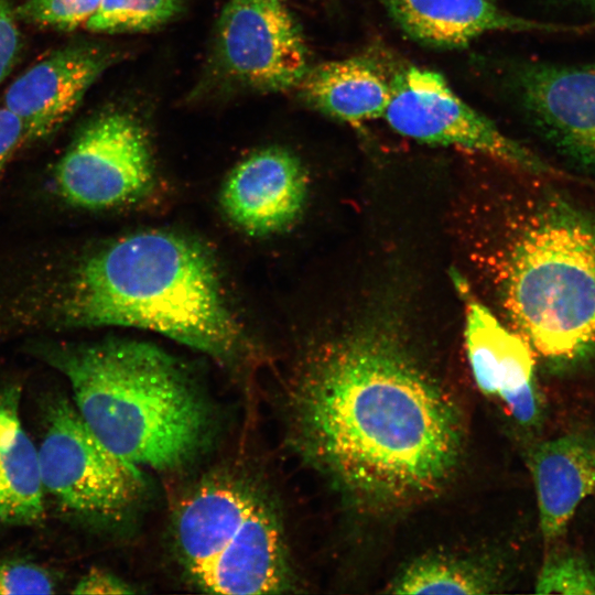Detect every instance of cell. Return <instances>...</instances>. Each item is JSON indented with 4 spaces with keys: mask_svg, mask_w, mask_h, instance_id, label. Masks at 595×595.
I'll list each match as a JSON object with an SVG mask.
<instances>
[{
    "mask_svg": "<svg viewBox=\"0 0 595 595\" xmlns=\"http://www.w3.org/2000/svg\"><path fill=\"white\" fill-rule=\"evenodd\" d=\"M278 1H282V0H278Z\"/></svg>",
    "mask_w": 595,
    "mask_h": 595,
    "instance_id": "cell-27",
    "label": "cell"
},
{
    "mask_svg": "<svg viewBox=\"0 0 595 595\" xmlns=\"http://www.w3.org/2000/svg\"><path fill=\"white\" fill-rule=\"evenodd\" d=\"M506 305L523 338L549 359L595 348V220L565 205L536 214L509 257Z\"/></svg>",
    "mask_w": 595,
    "mask_h": 595,
    "instance_id": "cell-4",
    "label": "cell"
},
{
    "mask_svg": "<svg viewBox=\"0 0 595 595\" xmlns=\"http://www.w3.org/2000/svg\"><path fill=\"white\" fill-rule=\"evenodd\" d=\"M101 0H26L17 9L21 20L57 30H74L98 10Z\"/></svg>",
    "mask_w": 595,
    "mask_h": 595,
    "instance_id": "cell-21",
    "label": "cell"
},
{
    "mask_svg": "<svg viewBox=\"0 0 595 595\" xmlns=\"http://www.w3.org/2000/svg\"><path fill=\"white\" fill-rule=\"evenodd\" d=\"M306 178L295 155L280 148L260 150L229 174L221 206L229 219L247 232L280 231L300 215Z\"/></svg>",
    "mask_w": 595,
    "mask_h": 595,
    "instance_id": "cell-11",
    "label": "cell"
},
{
    "mask_svg": "<svg viewBox=\"0 0 595 595\" xmlns=\"http://www.w3.org/2000/svg\"><path fill=\"white\" fill-rule=\"evenodd\" d=\"M20 46L15 15L8 0H0V83L10 72Z\"/></svg>",
    "mask_w": 595,
    "mask_h": 595,
    "instance_id": "cell-23",
    "label": "cell"
},
{
    "mask_svg": "<svg viewBox=\"0 0 595 595\" xmlns=\"http://www.w3.org/2000/svg\"><path fill=\"white\" fill-rule=\"evenodd\" d=\"M520 88L534 117L567 150L595 165V64L532 66Z\"/></svg>",
    "mask_w": 595,
    "mask_h": 595,
    "instance_id": "cell-12",
    "label": "cell"
},
{
    "mask_svg": "<svg viewBox=\"0 0 595 595\" xmlns=\"http://www.w3.org/2000/svg\"><path fill=\"white\" fill-rule=\"evenodd\" d=\"M25 141V129L21 119L6 106L0 107V172Z\"/></svg>",
    "mask_w": 595,
    "mask_h": 595,
    "instance_id": "cell-26",
    "label": "cell"
},
{
    "mask_svg": "<svg viewBox=\"0 0 595 595\" xmlns=\"http://www.w3.org/2000/svg\"><path fill=\"white\" fill-rule=\"evenodd\" d=\"M290 410L306 457L371 507L432 495L461 453L462 420L450 394L376 329L322 348L294 383Z\"/></svg>",
    "mask_w": 595,
    "mask_h": 595,
    "instance_id": "cell-1",
    "label": "cell"
},
{
    "mask_svg": "<svg viewBox=\"0 0 595 595\" xmlns=\"http://www.w3.org/2000/svg\"><path fill=\"white\" fill-rule=\"evenodd\" d=\"M216 31L217 66L242 87L286 90L309 69L303 33L282 1L229 0Z\"/></svg>",
    "mask_w": 595,
    "mask_h": 595,
    "instance_id": "cell-9",
    "label": "cell"
},
{
    "mask_svg": "<svg viewBox=\"0 0 595 595\" xmlns=\"http://www.w3.org/2000/svg\"><path fill=\"white\" fill-rule=\"evenodd\" d=\"M60 195L84 208H107L143 196L153 182L148 136L125 112L89 121L55 169Z\"/></svg>",
    "mask_w": 595,
    "mask_h": 595,
    "instance_id": "cell-8",
    "label": "cell"
},
{
    "mask_svg": "<svg viewBox=\"0 0 595 595\" xmlns=\"http://www.w3.org/2000/svg\"><path fill=\"white\" fill-rule=\"evenodd\" d=\"M296 87L309 106L350 123L383 117L391 98V79L365 57L309 67Z\"/></svg>",
    "mask_w": 595,
    "mask_h": 595,
    "instance_id": "cell-17",
    "label": "cell"
},
{
    "mask_svg": "<svg viewBox=\"0 0 595 595\" xmlns=\"http://www.w3.org/2000/svg\"><path fill=\"white\" fill-rule=\"evenodd\" d=\"M37 448L45 494L74 515L117 520L144 493L141 469L107 448L66 397L47 404Z\"/></svg>",
    "mask_w": 595,
    "mask_h": 595,
    "instance_id": "cell-6",
    "label": "cell"
},
{
    "mask_svg": "<svg viewBox=\"0 0 595 595\" xmlns=\"http://www.w3.org/2000/svg\"><path fill=\"white\" fill-rule=\"evenodd\" d=\"M108 64V55L89 45L53 52L18 77L7 89L4 106L25 129L26 141L57 131L75 112Z\"/></svg>",
    "mask_w": 595,
    "mask_h": 595,
    "instance_id": "cell-10",
    "label": "cell"
},
{
    "mask_svg": "<svg viewBox=\"0 0 595 595\" xmlns=\"http://www.w3.org/2000/svg\"><path fill=\"white\" fill-rule=\"evenodd\" d=\"M56 581L45 567L29 561H0V595L52 594Z\"/></svg>",
    "mask_w": 595,
    "mask_h": 595,
    "instance_id": "cell-22",
    "label": "cell"
},
{
    "mask_svg": "<svg viewBox=\"0 0 595 595\" xmlns=\"http://www.w3.org/2000/svg\"><path fill=\"white\" fill-rule=\"evenodd\" d=\"M184 0H101L85 26L94 32H143L161 26L182 9Z\"/></svg>",
    "mask_w": 595,
    "mask_h": 595,
    "instance_id": "cell-19",
    "label": "cell"
},
{
    "mask_svg": "<svg viewBox=\"0 0 595 595\" xmlns=\"http://www.w3.org/2000/svg\"><path fill=\"white\" fill-rule=\"evenodd\" d=\"M52 306L53 321L65 326L148 329L219 361L247 349L209 252L171 232H137L91 255Z\"/></svg>",
    "mask_w": 595,
    "mask_h": 595,
    "instance_id": "cell-2",
    "label": "cell"
},
{
    "mask_svg": "<svg viewBox=\"0 0 595 595\" xmlns=\"http://www.w3.org/2000/svg\"><path fill=\"white\" fill-rule=\"evenodd\" d=\"M21 388L0 390V524L29 526L44 518L39 448L23 428Z\"/></svg>",
    "mask_w": 595,
    "mask_h": 595,
    "instance_id": "cell-16",
    "label": "cell"
},
{
    "mask_svg": "<svg viewBox=\"0 0 595 595\" xmlns=\"http://www.w3.org/2000/svg\"><path fill=\"white\" fill-rule=\"evenodd\" d=\"M178 559L195 585L218 594H277L291 586L279 520L263 497L230 478L206 480L180 504Z\"/></svg>",
    "mask_w": 595,
    "mask_h": 595,
    "instance_id": "cell-5",
    "label": "cell"
},
{
    "mask_svg": "<svg viewBox=\"0 0 595 595\" xmlns=\"http://www.w3.org/2000/svg\"><path fill=\"white\" fill-rule=\"evenodd\" d=\"M536 592L595 595V562L573 552L553 554L545 560L538 574Z\"/></svg>",
    "mask_w": 595,
    "mask_h": 595,
    "instance_id": "cell-20",
    "label": "cell"
},
{
    "mask_svg": "<svg viewBox=\"0 0 595 595\" xmlns=\"http://www.w3.org/2000/svg\"><path fill=\"white\" fill-rule=\"evenodd\" d=\"M383 118L398 133L423 143L467 149L522 170L543 169L533 153L469 107L434 71L412 66L394 75Z\"/></svg>",
    "mask_w": 595,
    "mask_h": 595,
    "instance_id": "cell-7",
    "label": "cell"
},
{
    "mask_svg": "<svg viewBox=\"0 0 595 595\" xmlns=\"http://www.w3.org/2000/svg\"><path fill=\"white\" fill-rule=\"evenodd\" d=\"M493 580L475 564L442 555L413 561L393 580V594H485Z\"/></svg>",
    "mask_w": 595,
    "mask_h": 595,
    "instance_id": "cell-18",
    "label": "cell"
},
{
    "mask_svg": "<svg viewBox=\"0 0 595 595\" xmlns=\"http://www.w3.org/2000/svg\"><path fill=\"white\" fill-rule=\"evenodd\" d=\"M413 41L436 48L467 46L495 31H554L556 26L513 15L495 0H379Z\"/></svg>",
    "mask_w": 595,
    "mask_h": 595,
    "instance_id": "cell-14",
    "label": "cell"
},
{
    "mask_svg": "<svg viewBox=\"0 0 595 595\" xmlns=\"http://www.w3.org/2000/svg\"><path fill=\"white\" fill-rule=\"evenodd\" d=\"M541 533L561 537L580 504L595 490V435L571 433L544 441L529 458Z\"/></svg>",
    "mask_w": 595,
    "mask_h": 595,
    "instance_id": "cell-13",
    "label": "cell"
},
{
    "mask_svg": "<svg viewBox=\"0 0 595 595\" xmlns=\"http://www.w3.org/2000/svg\"><path fill=\"white\" fill-rule=\"evenodd\" d=\"M510 415L521 425L536 424L540 416V400L534 382L499 398Z\"/></svg>",
    "mask_w": 595,
    "mask_h": 595,
    "instance_id": "cell-24",
    "label": "cell"
},
{
    "mask_svg": "<svg viewBox=\"0 0 595 595\" xmlns=\"http://www.w3.org/2000/svg\"><path fill=\"white\" fill-rule=\"evenodd\" d=\"M42 357L68 380L74 405L100 442L141 468L191 461L210 431L195 385L162 349L134 340L51 345Z\"/></svg>",
    "mask_w": 595,
    "mask_h": 595,
    "instance_id": "cell-3",
    "label": "cell"
},
{
    "mask_svg": "<svg viewBox=\"0 0 595 595\" xmlns=\"http://www.w3.org/2000/svg\"><path fill=\"white\" fill-rule=\"evenodd\" d=\"M133 588L130 584L116 576L115 574L101 570L91 569L79 578L74 588L73 594H89V595H118L131 594Z\"/></svg>",
    "mask_w": 595,
    "mask_h": 595,
    "instance_id": "cell-25",
    "label": "cell"
},
{
    "mask_svg": "<svg viewBox=\"0 0 595 595\" xmlns=\"http://www.w3.org/2000/svg\"><path fill=\"white\" fill-rule=\"evenodd\" d=\"M465 302V346L478 389L500 398L533 382L532 348L520 335L508 331L456 278Z\"/></svg>",
    "mask_w": 595,
    "mask_h": 595,
    "instance_id": "cell-15",
    "label": "cell"
}]
</instances>
